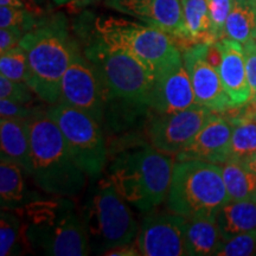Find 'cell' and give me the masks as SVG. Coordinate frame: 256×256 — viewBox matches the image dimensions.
Returning <instances> with one entry per match:
<instances>
[{
    "instance_id": "d4e9b609",
    "label": "cell",
    "mask_w": 256,
    "mask_h": 256,
    "mask_svg": "<svg viewBox=\"0 0 256 256\" xmlns=\"http://www.w3.org/2000/svg\"><path fill=\"white\" fill-rule=\"evenodd\" d=\"M232 124L229 160L243 162L256 154V122L250 120H236L232 121Z\"/></svg>"
},
{
    "instance_id": "d6986e66",
    "label": "cell",
    "mask_w": 256,
    "mask_h": 256,
    "mask_svg": "<svg viewBox=\"0 0 256 256\" xmlns=\"http://www.w3.org/2000/svg\"><path fill=\"white\" fill-rule=\"evenodd\" d=\"M25 171L12 160L0 159V203L2 210L24 209L40 197H34L24 179Z\"/></svg>"
},
{
    "instance_id": "cb8c5ba5",
    "label": "cell",
    "mask_w": 256,
    "mask_h": 256,
    "mask_svg": "<svg viewBox=\"0 0 256 256\" xmlns=\"http://www.w3.org/2000/svg\"><path fill=\"white\" fill-rule=\"evenodd\" d=\"M220 166L230 200L256 202L255 172L236 160H228Z\"/></svg>"
},
{
    "instance_id": "277c9868",
    "label": "cell",
    "mask_w": 256,
    "mask_h": 256,
    "mask_svg": "<svg viewBox=\"0 0 256 256\" xmlns=\"http://www.w3.org/2000/svg\"><path fill=\"white\" fill-rule=\"evenodd\" d=\"M84 56L100 75L108 100L138 108H148L154 74L136 56L119 46L106 43L95 34Z\"/></svg>"
},
{
    "instance_id": "e575fe53",
    "label": "cell",
    "mask_w": 256,
    "mask_h": 256,
    "mask_svg": "<svg viewBox=\"0 0 256 256\" xmlns=\"http://www.w3.org/2000/svg\"><path fill=\"white\" fill-rule=\"evenodd\" d=\"M104 255H110V256H136L142 255L138 244L136 243H128V244L120 246V247H115L110 250H108Z\"/></svg>"
},
{
    "instance_id": "f546056e",
    "label": "cell",
    "mask_w": 256,
    "mask_h": 256,
    "mask_svg": "<svg viewBox=\"0 0 256 256\" xmlns=\"http://www.w3.org/2000/svg\"><path fill=\"white\" fill-rule=\"evenodd\" d=\"M256 229L242 232L223 241L217 256H248L256 254Z\"/></svg>"
},
{
    "instance_id": "8fae6325",
    "label": "cell",
    "mask_w": 256,
    "mask_h": 256,
    "mask_svg": "<svg viewBox=\"0 0 256 256\" xmlns=\"http://www.w3.org/2000/svg\"><path fill=\"white\" fill-rule=\"evenodd\" d=\"M214 114L200 104L176 113L154 114L147 128L150 144L168 154H178Z\"/></svg>"
},
{
    "instance_id": "30bf717a",
    "label": "cell",
    "mask_w": 256,
    "mask_h": 256,
    "mask_svg": "<svg viewBox=\"0 0 256 256\" xmlns=\"http://www.w3.org/2000/svg\"><path fill=\"white\" fill-rule=\"evenodd\" d=\"M84 112L102 124L106 112V92L95 66L80 51L76 52L60 82V100Z\"/></svg>"
},
{
    "instance_id": "83f0119b",
    "label": "cell",
    "mask_w": 256,
    "mask_h": 256,
    "mask_svg": "<svg viewBox=\"0 0 256 256\" xmlns=\"http://www.w3.org/2000/svg\"><path fill=\"white\" fill-rule=\"evenodd\" d=\"M235 0H208L210 16V34L212 43L226 37V24Z\"/></svg>"
},
{
    "instance_id": "3957f363",
    "label": "cell",
    "mask_w": 256,
    "mask_h": 256,
    "mask_svg": "<svg viewBox=\"0 0 256 256\" xmlns=\"http://www.w3.org/2000/svg\"><path fill=\"white\" fill-rule=\"evenodd\" d=\"M26 51V83L40 100L55 104L60 100V82L78 46L66 30L62 17L38 23L19 43Z\"/></svg>"
},
{
    "instance_id": "6da1fadb",
    "label": "cell",
    "mask_w": 256,
    "mask_h": 256,
    "mask_svg": "<svg viewBox=\"0 0 256 256\" xmlns=\"http://www.w3.org/2000/svg\"><path fill=\"white\" fill-rule=\"evenodd\" d=\"M32 174L42 191L54 197H75L82 192L87 174L70 154L63 134L48 112L28 119Z\"/></svg>"
},
{
    "instance_id": "9a60e30c",
    "label": "cell",
    "mask_w": 256,
    "mask_h": 256,
    "mask_svg": "<svg viewBox=\"0 0 256 256\" xmlns=\"http://www.w3.org/2000/svg\"><path fill=\"white\" fill-rule=\"evenodd\" d=\"M198 104L184 60L162 69L154 75L150 110L154 114H170Z\"/></svg>"
},
{
    "instance_id": "5bb4252c",
    "label": "cell",
    "mask_w": 256,
    "mask_h": 256,
    "mask_svg": "<svg viewBox=\"0 0 256 256\" xmlns=\"http://www.w3.org/2000/svg\"><path fill=\"white\" fill-rule=\"evenodd\" d=\"M104 5L185 42L180 0H104Z\"/></svg>"
},
{
    "instance_id": "7402d4cb",
    "label": "cell",
    "mask_w": 256,
    "mask_h": 256,
    "mask_svg": "<svg viewBox=\"0 0 256 256\" xmlns=\"http://www.w3.org/2000/svg\"><path fill=\"white\" fill-rule=\"evenodd\" d=\"M180 2L185 42L188 44H212L208 0H180Z\"/></svg>"
},
{
    "instance_id": "ba28073f",
    "label": "cell",
    "mask_w": 256,
    "mask_h": 256,
    "mask_svg": "<svg viewBox=\"0 0 256 256\" xmlns=\"http://www.w3.org/2000/svg\"><path fill=\"white\" fill-rule=\"evenodd\" d=\"M95 34L106 43L119 46L142 60L154 74L183 60L172 36L160 28L118 17L98 18Z\"/></svg>"
},
{
    "instance_id": "484cf974",
    "label": "cell",
    "mask_w": 256,
    "mask_h": 256,
    "mask_svg": "<svg viewBox=\"0 0 256 256\" xmlns=\"http://www.w3.org/2000/svg\"><path fill=\"white\" fill-rule=\"evenodd\" d=\"M0 74L12 81L26 82L28 76L26 51L17 46L0 54Z\"/></svg>"
},
{
    "instance_id": "d590c367",
    "label": "cell",
    "mask_w": 256,
    "mask_h": 256,
    "mask_svg": "<svg viewBox=\"0 0 256 256\" xmlns=\"http://www.w3.org/2000/svg\"><path fill=\"white\" fill-rule=\"evenodd\" d=\"M100 0H52V2L56 6H63V8H83L86 6H89Z\"/></svg>"
},
{
    "instance_id": "4dcf8cb0",
    "label": "cell",
    "mask_w": 256,
    "mask_h": 256,
    "mask_svg": "<svg viewBox=\"0 0 256 256\" xmlns=\"http://www.w3.org/2000/svg\"><path fill=\"white\" fill-rule=\"evenodd\" d=\"M34 90L26 82L12 81L0 75V98L17 102L20 104H31L34 101Z\"/></svg>"
},
{
    "instance_id": "9c48e42d",
    "label": "cell",
    "mask_w": 256,
    "mask_h": 256,
    "mask_svg": "<svg viewBox=\"0 0 256 256\" xmlns=\"http://www.w3.org/2000/svg\"><path fill=\"white\" fill-rule=\"evenodd\" d=\"M63 134L70 154L80 168L92 180H98L107 165V146L104 130L84 112L57 102L46 110Z\"/></svg>"
},
{
    "instance_id": "f35d334b",
    "label": "cell",
    "mask_w": 256,
    "mask_h": 256,
    "mask_svg": "<svg viewBox=\"0 0 256 256\" xmlns=\"http://www.w3.org/2000/svg\"><path fill=\"white\" fill-rule=\"evenodd\" d=\"M242 164L244 165L248 170H250V171L255 172V174H256V154L250 156V158L246 160V162H243Z\"/></svg>"
},
{
    "instance_id": "d6a6232c",
    "label": "cell",
    "mask_w": 256,
    "mask_h": 256,
    "mask_svg": "<svg viewBox=\"0 0 256 256\" xmlns=\"http://www.w3.org/2000/svg\"><path fill=\"white\" fill-rule=\"evenodd\" d=\"M243 49H244L248 82L252 92L250 101H252L256 98V40H250L243 44Z\"/></svg>"
},
{
    "instance_id": "ac0fdd59",
    "label": "cell",
    "mask_w": 256,
    "mask_h": 256,
    "mask_svg": "<svg viewBox=\"0 0 256 256\" xmlns=\"http://www.w3.org/2000/svg\"><path fill=\"white\" fill-rule=\"evenodd\" d=\"M0 145L2 158L14 162L25 171L32 174L31 140L28 119L0 118Z\"/></svg>"
},
{
    "instance_id": "7c38bea8",
    "label": "cell",
    "mask_w": 256,
    "mask_h": 256,
    "mask_svg": "<svg viewBox=\"0 0 256 256\" xmlns=\"http://www.w3.org/2000/svg\"><path fill=\"white\" fill-rule=\"evenodd\" d=\"M209 46L210 44L206 43L188 44L182 50L183 60L197 104L215 113H224L230 110L229 98L223 88L218 70L209 60Z\"/></svg>"
},
{
    "instance_id": "8d00e7d4",
    "label": "cell",
    "mask_w": 256,
    "mask_h": 256,
    "mask_svg": "<svg viewBox=\"0 0 256 256\" xmlns=\"http://www.w3.org/2000/svg\"><path fill=\"white\" fill-rule=\"evenodd\" d=\"M31 2L28 0H0V6H12V8L31 10Z\"/></svg>"
},
{
    "instance_id": "44dd1931",
    "label": "cell",
    "mask_w": 256,
    "mask_h": 256,
    "mask_svg": "<svg viewBox=\"0 0 256 256\" xmlns=\"http://www.w3.org/2000/svg\"><path fill=\"white\" fill-rule=\"evenodd\" d=\"M216 220L223 241L256 229V202L229 200L220 208Z\"/></svg>"
},
{
    "instance_id": "5b68a950",
    "label": "cell",
    "mask_w": 256,
    "mask_h": 256,
    "mask_svg": "<svg viewBox=\"0 0 256 256\" xmlns=\"http://www.w3.org/2000/svg\"><path fill=\"white\" fill-rule=\"evenodd\" d=\"M24 209L30 217L28 241L46 255L84 256L92 252L81 212L66 197L52 200L40 198Z\"/></svg>"
},
{
    "instance_id": "74e56055",
    "label": "cell",
    "mask_w": 256,
    "mask_h": 256,
    "mask_svg": "<svg viewBox=\"0 0 256 256\" xmlns=\"http://www.w3.org/2000/svg\"><path fill=\"white\" fill-rule=\"evenodd\" d=\"M244 110L248 120L256 122V98L252 101H249L247 104H244Z\"/></svg>"
},
{
    "instance_id": "2e32d148",
    "label": "cell",
    "mask_w": 256,
    "mask_h": 256,
    "mask_svg": "<svg viewBox=\"0 0 256 256\" xmlns=\"http://www.w3.org/2000/svg\"><path fill=\"white\" fill-rule=\"evenodd\" d=\"M232 134V121L220 113H215L194 139L176 154V160H202L222 165L229 160Z\"/></svg>"
},
{
    "instance_id": "f1b7e54d",
    "label": "cell",
    "mask_w": 256,
    "mask_h": 256,
    "mask_svg": "<svg viewBox=\"0 0 256 256\" xmlns=\"http://www.w3.org/2000/svg\"><path fill=\"white\" fill-rule=\"evenodd\" d=\"M37 24L36 17L31 10L0 6V28H17L26 34Z\"/></svg>"
},
{
    "instance_id": "52a82bcc",
    "label": "cell",
    "mask_w": 256,
    "mask_h": 256,
    "mask_svg": "<svg viewBox=\"0 0 256 256\" xmlns=\"http://www.w3.org/2000/svg\"><path fill=\"white\" fill-rule=\"evenodd\" d=\"M230 200L222 166L202 160H176L168 208L185 218L215 216Z\"/></svg>"
},
{
    "instance_id": "836d02e7",
    "label": "cell",
    "mask_w": 256,
    "mask_h": 256,
    "mask_svg": "<svg viewBox=\"0 0 256 256\" xmlns=\"http://www.w3.org/2000/svg\"><path fill=\"white\" fill-rule=\"evenodd\" d=\"M24 34L17 28H0V54L19 46Z\"/></svg>"
},
{
    "instance_id": "4fadbf2b",
    "label": "cell",
    "mask_w": 256,
    "mask_h": 256,
    "mask_svg": "<svg viewBox=\"0 0 256 256\" xmlns=\"http://www.w3.org/2000/svg\"><path fill=\"white\" fill-rule=\"evenodd\" d=\"M186 218L178 214H156L144 218L136 244L144 256H183Z\"/></svg>"
},
{
    "instance_id": "ffe728a7",
    "label": "cell",
    "mask_w": 256,
    "mask_h": 256,
    "mask_svg": "<svg viewBox=\"0 0 256 256\" xmlns=\"http://www.w3.org/2000/svg\"><path fill=\"white\" fill-rule=\"evenodd\" d=\"M223 243L215 216H197L186 218L185 252L188 256L216 255Z\"/></svg>"
},
{
    "instance_id": "603a6c76",
    "label": "cell",
    "mask_w": 256,
    "mask_h": 256,
    "mask_svg": "<svg viewBox=\"0 0 256 256\" xmlns=\"http://www.w3.org/2000/svg\"><path fill=\"white\" fill-rule=\"evenodd\" d=\"M226 37L241 44L256 40V0H235L226 24Z\"/></svg>"
},
{
    "instance_id": "1f68e13d",
    "label": "cell",
    "mask_w": 256,
    "mask_h": 256,
    "mask_svg": "<svg viewBox=\"0 0 256 256\" xmlns=\"http://www.w3.org/2000/svg\"><path fill=\"white\" fill-rule=\"evenodd\" d=\"M40 110L31 104H20L17 102L0 98V118H17V119H30Z\"/></svg>"
},
{
    "instance_id": "7a4b0ae2",
    "label": "cell",
    "mask_w": 256,
    "mask_h": 256,
    "mask_svg": "<svg viewBox=\"0 0 256 256\" xmlns=\"http://www.w3.org/2000/svg\"><path fill=\"white\" fill-rule=\"evenodd\" d=\"M174 162L152 145L133 147L115 156L108 178L128 204L148 212L168 197Z\"/></svg>"
},
{
    "instance_id": "e0dca14e",
    "label": "cell",
    "mask_w": 256,
    "mask_h": 256,
    "mask_svg": "<svg viewBox=\"0 0 256 256\" xmlns=\"http://www.w3.org/2000/svg\"><path fill=\"white\" fill-rule=\"evenodd\" d=\"M215 44L220 51L217 70L229 98L230 110L242 107L252 98L243 44L226 37L215 42Z\"/></svg>"
},
{
    "instance_id": "8992f818",
    "label": "cell",
    "mask_w": 256,
    "mask_h": 256,
    "mask_svg": "<svg viewBox=\"0 0 256 256\" xmlns=\"http://www.w3.org/2000/svg\"><path fill=\"white\" fill-rule=\"evenodd\" d=\"M90 252L104 255L115 247L132 243L139 228L127 202L110 178L98 179L81 211Z\"/></svg>"
},
{
    "instance_id": "4316f807",
    "label": "cell",
    "mask_w": 256,
    "mask_h": 256,
    "mask_svg": "<svg viewBox=\"0 0 256 256\" xmlns=\"http://www.w3.org/2000/svg\"><path fill=\"white\" fill-rule=\"evenodd\" d=\"M20 235V220L18 216L2 210L0 216V255L18 254V240Z\"/></svg>"
}]
</instances>
